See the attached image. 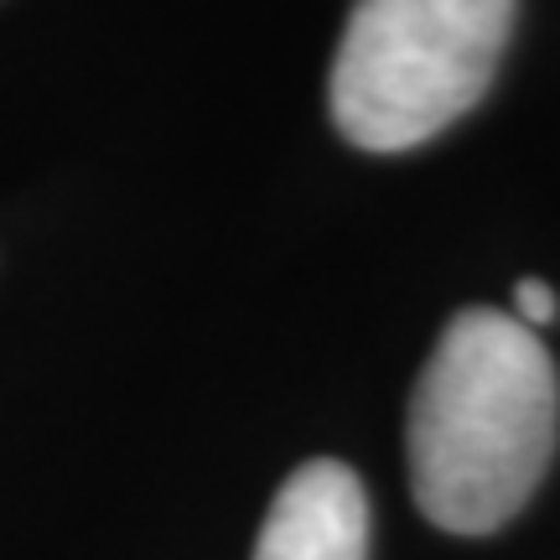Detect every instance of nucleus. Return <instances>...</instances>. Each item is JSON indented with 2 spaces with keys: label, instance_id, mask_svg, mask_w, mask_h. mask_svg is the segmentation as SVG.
Here are the masks:
<instances>
[{
  "label": "nucleus",
  "instance_id": "nucleus-3",
  "mask_svg": "<svg viewBox=\"0 0 560 560\" xmlns=\"http://www.w3.org/2000/svg\"><path fill=\"white\" fill-rule=\"evenodd\" d=\"M255 560H369V499L353 467L301 462L265 514Z\"/></svg>",
  "mask_w": 560,
  "mask_h": 560
},
{
  "label": "nucleus",
  "instance_id": "nucleus-4",
  "mask_svg": "<svg viewBox=\"0 0 560 560\" xmlns=\"http://www.w3.org/2000/svg\"><path fill=\"white\" fill-rule=\"evenodd\" d=\"M560 317V296L545 285V280H520L514 285V322H524L529 332H540Z\"/></svg>",
  "mask_w": 560,
  "mask_h": 560
},
{
  "label": "nucleus",
  "instance_id": "nucleus-1",
  "mask_svg": "<svg viewBox=\"0 0 560 560\" xmlns=\"http://www.w3.org/2000/svg\"><path fill=\"white\" fill-rule=\"evenodd\" d=\"M560 431L545 342L493 306L446 322L410 400V488L446 535H493L540 488Z\"/></svg>",
  "mask_w": 560,
  "mask_h": 560
},
{
  "label": "nucleus",
  "instance_id": "nucleus-2",
  "mask_svg": "<svg viewBox=\"0 0 560 560\" xmlns=\"http://www.w3.org/2000/svg\"><path fill=\"white\" fill-rule=\"evenodd\" d=\"M514 0H353L332 120L359 151H410L488 94Z\"/></svg>",
  "mask_w": 560,
  "mask_h": 560
}]
</instances>
